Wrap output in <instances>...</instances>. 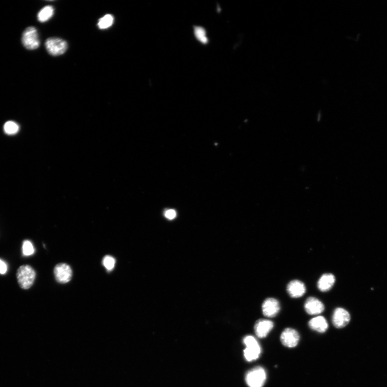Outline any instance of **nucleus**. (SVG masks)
Here are the masks:
<instances>
[{
	"label": "nucleus",
	"mask_w": 387,
	"mask_h": 387,
	"mask_svg": "<svg viewBox=\"0 0 387 387\" xmlns=\"http://www.w3.org/2000/svg\"><path fill=\"white\" fill-rule=\"evenodd\" d=\"M115 259L109 256H106L103 258V264L107 270H112L115 265Z\"/></svg>",
	"instance_id": "20"
},
{
	"label": "nucleus",
	"mask_w": 387,
	"mask_h": 387,
	"mask_svg": "<svg viewBox=\"0 0 387 387\" xmlns=\"http://www.w3.org/2000/svg\"><path fill=\"white\" fill-rule=\"evenodd\" d=\"M262 310L263 315L268 318H273L281 310V304L274 298H267L262 303Z\"/></svg>",
	"instance_id": "8"
},
{
	"label": "nucleus",
	"mask_w": 387,
	"mask_h": 387,
	"mask_svg": "<svg viewBox=\"0 0 387 387\" xmlns=\"http://www.w3.org/2000/svg\"><path fill=\"white\" fill-rule=\"evenodd\" d=\"M54 14V9L51 6H46L38 14V20L40 22H45L50 20Z\"/></svg>",
	"instance_id": "15"
},
{
	"label": "nucleus",
	"mask_w": 387,
	"mask_h": 387,
	"mask_svg": "<svg viewBox=\"0 0 387 387\" xmlns=\"http://www.w3.org/2000/svg\"><path fill=\"white\" fill-rule=\"evenodd\" d=\"M246 349L244 351V357L247 361L257 360L260 356L261 350L255 338L252 336H246L244 339Z\"/></svg>",
	"instance_id": "2"
},
{
	"label": "nucleus",
	"mask_w": 387,
	"mask_h": 387,
	"mask_svg": "<svg viewBox=\"0 0 387 387\" xmlns=\"http://www.w3.org/2000/svg\"><path fill=\"white\" fill-rule=\"evenodd\" d=\"M336 282L335 277L331 273H326L319 278L317 286L319 291L326 292L330 291Z\"/></svg>",
	"instance_id": "13"
},
{
	"label": "nucleus",
	"mask_w": 387,
	"mask_h": 387,
	"mask_svg": "<svg viewBox=\"0 0 387 387\" xmlns=\"http://www.w3.org/2000/svg\"><path fill=\"white\" fill-rule=\"evenodd\" d=\"M34 252L35 249L31 242L29 241H24L23 244V253L24 255H25L26 256H29L34 254Z\"/></svg>",
	"instance_id": "19"
},
{
	"label": "nucleus",
	"mask_w": 387,
	"mask_h": 387,
	"mask_svg": "<svg viewBox=\"0 0 387 387\" xmlns=\"http://www.w3.org/2000/svg\"><path fill=\"white\" fill-rule=\"evenodd\" d=\"M54 273L56 281L61 284L69 283L72 277V270L67 263L58 264L54 268Z\"/></svg>",
	"instance_id": "6"
},
{
	"label": "nucleus",
	"mask_w": 387,
	"mask_h": 387,
	"mask_svg": "<svg viewBox=\"0 0 387 387\" xmlns=\"http://www.w3.org/2000/svg\"><path fill=\"white\" fill-rule=\"evenodd\" d=\"M266 380V373L261 367L252 369L246 376V382L249 387H262Z\"/></svg>",
	"instance_id": "3"
},
{
	"label": "nucleus",
	"mask_w": 387,
	"mask_h": 387,
	"mask_svg": "<svg viewBox=\"0 0 387 387\" xmlns=\"http://www.w3.org/2000/svg\"><path fill=\"white\" fill-rule=\"evenodd\" d=\"M351 319L349 312L342 308H336L333 316V323L337 328H343L347 326Z\"/></svg>",
	"instance_id": "9"
},
{
	"label": "nucleus",
	"mask_w": 387,
	"mask_h": 387,
	"mask_svg": "<svg viewBox=\"0 0 387 387\" xmlns=\"http://www.w3.org/2000/svg\"><path fill=\"white\" fill-rule=\"evenodd\" d=\"M22 41L24 46L28 50H33L37 48L40 42L36 29L33 27L27 28L23 32Z\"/></svg>",
	"instance_id": "5"
},
{
	"label": "nucleus",
	"mask_w": 387,
	"mask_h": 387,
	"mask_svg": "<svg viewBox=\"0 0 387 387\" xmlns=\"http://www.w3.org/2000/svg\"><path fill=\"white\" fill-rule=\"evenodd\" d=\"M47 52L53 56L63 54L67 51L68 44L65 40L56 37L48 38L45 42Z\"/></svg>",
	"instance_id": "4"
},
{
	"label": "nucleus",
	"mask_w": 387,
	"mask_h": 387,
	"mask_svg": "<svg viewBox=\"0 0 387 387\" xmlns=\"http://www.w3.org/2000/svg\"><path fill=\"white\" fill-rule=\"evenodd\" d=\"M194 34L196 38L201 43L205 44L208 42L206 31L203 28L195 27L194 28Z\"/></svg>",
	"instance_id": "17"
},
{
	"label": "nucleus",
	"mask_w": 387,
	"mask_h": 387,
	"mask_svg": "<svg viewBox=\"0 0 387 387\" xmlns=\"http://www.w3.org/2000/svg\"><path fill=\"white\" fill-rule=\"evenodd\" d=\"M274 323L268 319H259L254 326V330L257 337L260 339H264L272 330Z\"/></svg>",
	"instance_id": "11"
},
{
	"label": "nucleus",
	"mask_w": 387,
	"mask_h": 387,
	"mask_svg": "<svg viewBox=\"0 0 387 387\" xmlns=\"http://www.w3.org/2000/svg\"><path fill=\"white\" fill-rule=\"evenodd\" d=\"M7 270V266L5 262L0 260V274H4Z\"/></svg>",
	"instance_id": "22"
},
{
	"label": "nucleus",
	"mask_w": 387,
	"mask_h": 387,
	"mask_svg": "<svg viewBox=\"0 0 387 387\" xmlns=\"http://www.w3.org/2000/svg\"><path fill=\"white\" fill-rule=\"evenodd\" d=\"M35 278V271L30 266L23 265L18 270V281L22 289H29L34 284Z\"/></svg>",
	"instance_id": "1"
},
{
	"label": "nucleus",
	"mask_w": 387,
	"mask_h": 387,
	"mask_svg": "<svg viewBox=\"0 0 387 387\" xmlns=\"http://www.w3.org/2000/svg\"><path fill=\"white\" fill-rule=\"evenodd\" d=\"M114 21L113 16L110 14L106 15L98 21L97 26L100 29H105L110 27Z\"/></svg>",
	"instance_id": "16"
},
{
	"label": "nucleus",
	"mask_w": 387,
	"mask_h": 387,
	"mask_svg": "<svg viewBox=\"0 0 387 387\" xmlns=\"http://www.w3.org/2000/svg\"><path fill=\"white\" fill-rule=\"evenodd\" d=\"M176 215L177 213L176 211L172 209L168 210L164 213V216L169 219H174L176 217Z\"/></svg>",
	"instance_id": "21"
},
{
	"label": "nucleus",
	"mask_w": 387,
	"mask_h": 387,
	"mask_svg": "<svg viewBox=\"0 0 387 387\" xmlns=\"http://www.w3.org/2000/svg\"><path fill=\"white\" fill-rule=\"evenodd\" d=\"M287 290L288 294L293 298H299L306 293V286L298 280H294L288 284Z\"/></svg>",
	"instance_id": "12"
},
{
	"label": "nucleus",
	"mask_w": 387,
	"mask_h": 387,
	"mask_svg": "<svg viewBox=\"0 0 387 387\" xmlns=\"http://www.w3.org/2000/svg\"><path fill=\"white\" fill-rule=\"evenodd\" d=\"M5 133L9 135H13L18 133L19 127L18 124L13 121H8L4 126Z\"/></svg>",
	"instance_id": "18"
},
{
	"label": "nucleus",
	"mask_w": 387,
	"mask_h": 387,
	"mask_svg": "<svg viewBox=\"0 0 387 387\" xmlns=\"http://www.w3.org/2000/svg\"><path fill=\"white\" fill-rule=\"evenodd\" d=\"M281 341L286 347L293 348L298 345L300 341L298 332L292 328H287L281 335Z\"/></svg>",
	"instance_id": "7"
},
{
	"label": "nucleus",
	"mask_w": 387,
	"mask_h": 387,
	"mask_svg": "<svg viewBox=\"0 0 387 387\" xmlns=\"http://www.w3.org/2000/svg\"><path fill=\"white\" fill-rule=\"evenodd\" d=\"M304 309L309 315H316L322 313L325 307L324 304L318 299L310 297L304 304Z\"/></svg>",
	"instance_id": "10"
},
{
	"label": "nucleus",
	"mask_w": 387,
	"mask_h": 387,
	"mask_svg": "<svg viewBox=\"0 0 387 387\" xmlns=\"http://www.w3.org/2000/svg\"><path fill=\"white\" fill-rule=\"evenodd\" d=\"M309 325L312 330L320 333H325L328 328L326 319L321 316L312 318L309 321Z\"/></svg>",
	"instance_id": "14"
}]
</instances>
